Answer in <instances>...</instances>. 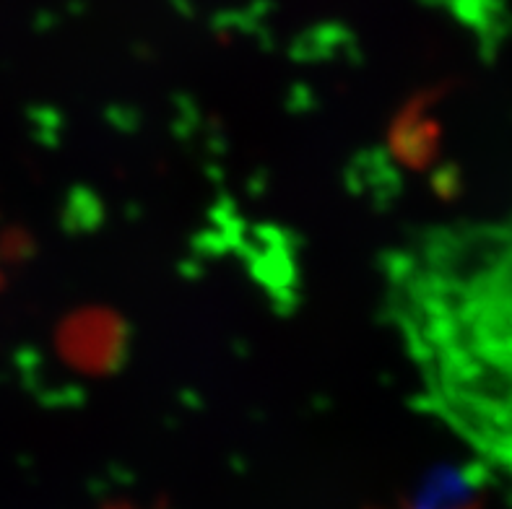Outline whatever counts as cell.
I'll return each instance as SVG.
<instances>
[{
  "label": "cell",
  "instance_id": "1",
  "mask_svg": "<svg viewBox=\"0 0 512 509\" xmlns=\"http://www.w3.org/2000/svg\"><path fill=\"white\" fill-rule=\"evenodd\" d=\"M120 346H123L120 320L112 315L84 312L65 325V354L84 372H104V369L115 367L120 359Z\"/></svg>",
  "mask_w": 512,
  "mask_h": 509
}]
</instances>
